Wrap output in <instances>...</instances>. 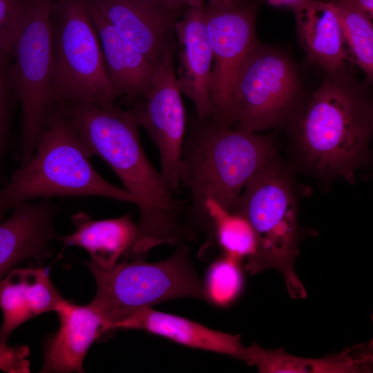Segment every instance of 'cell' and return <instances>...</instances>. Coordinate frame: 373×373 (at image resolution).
I'll list each match as a JSON object with an SVG mask.
<instances>
[{"instance_id": "cell-1", "label": "cell", "mask_w": 373, "mask_h": 373, "mask_svg": "<svg viewBox=\"0 0 373 373\" xmlns=\"http://www.w3.org/2000/svg\"><path fill=\"white\" fill-rule=\"evenodd\" d=\"M61 106L89 155H97L110 166L137 207L139 236L131 255L142 258L157 246L192 240L182 203L146 155L132 108L84 102Z\"/></svg>"}, {"instance_id": "cell-2", "label": "cell", "mask_w": 373, "mask_h": 373, "mask_svg": "<svg viewBox=\"0 0 373 373\" xmlns=\"http://www.w3.org/2000/svg\"><path fill=\"white\" fill-rule=\"evenodd\" d=\"M59 104L47 115L35 150L0 189V222L15 206L37 198L95 195L134 204L124 189L104 180Z\"/></svg>"}, {"instance_id": "cell-3", "label": "cell", "mask_w": 373, "mask_h": 373, "mask_svg": "<svg viewBox=\"0 0 373 373\" xmlns=\"http://www.w3.org/2000/svg\"><path fill=\"white\" fill-rule=\"evenodd\" d=\"M372 113L370 97L345 70L327 74L297 124L307 162L319 173L353 183L367 153Z\"/></svg>"}, {"instance_id": "cell-4", "label": "cell", "mask_w": 373, "mask_h": 373, "mask_svg": "<svg viewBox=\"0 0 373 373\" xmlns=\"http://www.w3.org/2000/svg\"><path fill=\"white\" fill-rule=\"evenodd\" d=\"M269 138L195 119L184 136L180 182L190 191V211L207 221L204 204L213 199L230 210L248 181L271 163Z\"/></svg>"}, {"instance_id": "cell-5", "label": "cell", "mask_w": 373, "mask_h": 373, "mask_svg": "<svg viewBox=\"0 0 373 373\" xmlns=\"http://www.w3.org/2000/svg\"><path fill=\"white\" fill-rule=\"evenodd\" d=\"M86 265L97 285L88 305L103 320L106 332L135 312L168 300H207L204 282L194 269L189 249L184 243L178 244L173 255L160 262L137 259L117 262L108 269L91 260Z\"/></svg>"}, {"instance_id": "cell-6", "label": "cell", "mask_w": 373, "mask_h": 373, "mask_svg": "<svg viewBox=\"0 0 373 373\" xmlns=\"http://www.w3.org/2000/svg\"><path fill=\"white\" fill-rule=\"evenodd\" d=\"M229 211L244 216L256 236V252L247 260L246 270L255 274L276 269L283 276L291 297H306L294 269L298 227L296 202L287 176L270 163L248 181Z\"/></svg>"}, {"instance_id": "cell-7", "label": "cell", "mask_w": 373, "mask_h": 373, "mask_svg": "<svg viewBox=\"0 0 373 373\" xmlns=\"http://www.w3.org/2000/svg\"><path fill=\"white\" fill-rule=\"evenodd\" d=\"M52 105L115 104L119 96L108 77L100 42L86 0H54Z\"/></svg>"}, {"instance_id": "cell-8", "label": "cell", "mask_w": 373, "mask_h": 373, "mask_svg": "<svg viewBox=\"0 0 373 373\" xmlns=\"http://www.w3.org/2000/svg\"><path fill=\"white\" fill-rule=\"evenodd\" d=\"M54 0H27L12 46L9 81L21 108V164L33 154L52 106L55 50L51 26Z\"/></svg>"}, {"instance_id": "cell-9", "label": "cell", "mask_w": 373, "mask_h": 373, "mask_svg": "<svg viewBox=\"0 0 373 373\" xmlns=\"http://www.w3.org/2000/svg\"><path fill=\"white\" fill-rule=\"evenodd\" d=\"M300 90L298 70L285 53L260 44L249 55L236 79L231 126L256 133L280 123Z\"/></svg>"}, {"instance_id": "cell-10", "label": "cell", "mask_w": 373, "mask_h": 373, "mask_svg": "<svg viewBox=\"0 0 373 373\" xmlns=\"http://www.w3.org/2000/svg\"><path fill=\"white\" fill-rule=\"evenodd\" d=\"M204 15L213 62L210 79L215 124L231 128L233 89L243 63L259 44L255 31L256 7L245 2L219 6L205 1Z\"/></svg>"}, {"instance_id": "cell-11", "label": "cell", "mask_w": 373, "mask_h": 373, "mask_svg": "<svg viewBox=\"0 0 373 373\" xmlns=\"http://www.w3.org/2000/svg\"><path fill=\"white\" fill-rule=\"evenodd\" d=\"M175 40L159 60L146 96L131 108L139 125L157 148L161 173L174 193L180 185L179 166L187 122L175 74Z\"/></svg>"}, {"instance_id": "cell-12", "label": "cell", "mask_w": 373, "mask_h": 373, "mask_svg": "<svg viewBox=\"0 0 373 373\" xmlns=\"http://www.w3.org/2000/svg\"><path fill=\"white\" fill-rule=\"evenodd\" d=\"M205 0H195L174 23L177 69L181 93L193 104L195 119H209L213 111L210 79L213 62L204 15Z\"/></svg>"}, {"instance_id": "cell-13", "label": "cell", "mask_w": 373, "mask_h": 373, "mask_svg": "<svg viewBox=\"0 0 373 373\" xmlns=\"http://www.w3.org/2000/svg\"><path fill=\"white\" fill-rule=\"evenodd\" d=\"M89 1L128 43L155 64L175 40L179 13L153 0Z\"/></svg>"}, {"instance_id": "cell-14", "label": "cell", "mask_w": 373, "mask_h": 373, "mask_svg": "<svg viewBox=\"0 0 373 373\" xmlns=\"http://www.w3.org/2000/svg\"><path fill=\"white\" fill-rule=\"evenodd\" d=\"M57 209L50 199L15 206L0 222V280L20 262L33 259L39 267L53 254V220Z\"/></svg>"}, {"instance_id": "cell-15", "label": "cell", "mask_w": 373, "mask_h": 373, "mask_svg": "<svg viewBox=\"0 0 373 373\" xmlns=\"http://www.w3.org/2000/svg\"><path fill=\"white\" fill-rule=\"evenodd\" d=\"M55 312L59 327L44 343L40 372H85L83 362L88 349L105 330L103 320L88 305L63 298Z\"/></svg>"}, {"instance_id": "cell-16", "label": "cell", "mask_w": 373, "mask_h": 373, "mask_svg": "<svg viewBox=\"0 0 373 373\" xmlns=\"http://www.w3.org/2000/svg\"><path fill=\"white\" fill-rule=\"evenodd\" d=\"M86 1L99 37L108 77L119 98L130 104L144 99L150 89L157 64L128 43L93 4Z\"/></svg>"}, {"instance_id": "cell-17", "label": "cell", "mask_w": 373, "mask_h": 373, "mask_svg": "<svg viewBox=\"0 0 373 373\" xmlns=\"http://www.w3.org/2000/svg\"><path fill=\"white\" fill-rule=\"evenodd\" d=\"M64 298L40 267L10 270L0 280V345L7 344L12 332L27 321L55 310Z\"/></svg>"}, {"instance_id": "cell-18", "label": "cell", "mask_w": 373, "mask_h": 373, "mask_svg": "<svg viewBox=\"0 0 373 373\" xmlns=\"http://www.w3.org/2000/svg\"><path fill=\"white\" fill-rule=\"evenodd\" d=\"M291 8L298 38L308 59L327 74L345 70L349 57L334 4L302 0Z\"/></svg>"}, {"instance_id": "cell-19", "label": "cell", "mask_w": 373, "mask_h": 373, "mask_svg": "<svg viewBox=\"0 0 373 373\" xmlns=\"http://www.w3.org/2000/svg\"><path fill=\"white\" fill-rule=\"evenodd\" d=\"M114 329H141L192 348L227 354L240 360L245 349L239 336L214 330L176 315L157 312L151 307L135 312L116 323Z\"/></svg>"}, {"instance_id": "cell-20", "label": "cell", "mask_w": 373, "mask_h": 373, "mask_svg": "<svg viewBox=\"0 0 373 373\" xmlns=\"http://www.w3.org/2000/svg\"><path fill=\"white\" fill-rule=\"evenodd\" d=\"M75 231L68 235L56 234L64 247L85 249L90 260L103 268L114 266L119 258L131 251L139 236L137 224L131 214L111 219L93 220L85 212L71 217Z\"/></svg>"}, {"instance_id": "cell-21", "label": "cell", "mask_w": 373, "mask_h": 373, "mask_svg": "<svg viewBox=\"0 0 373 373\" xmlns=\"http://www.w3.org/2000/svg\"><path fill=\"white\" fill-rule=\"evenodd\" d=\"M372 343L358 344L320 358L287 353L284 348L268 350L254 343L245 347L242 360L261 373H362L372 367Z\"/></svg>"}, {"instance_id": "cell-22", "label": "cell", "mask_w": 373, "mask_h": 373, "mask_svg": "<svg viewBox=\"0 0 373 373\" xmlns=\"http://www.w3.org/2000/svg\"><path fill=\"white\" fill-rule=\"evenodd\" d=\"M207 221L212 225L216 240L226 255L238 260L251 259L257 249V238L249 222L226 209L213 199L204 204Z\"/></svg>"}, {"instance_id": "cell-23", "label": "cell", "mask_w": 373, "mask_h": 373, "mask_svg": "<svg viewBox=\"0 0 373 373\" xmlns=\"http://www.w3.org/2000/svg\"><path fill=\"white\" fill-rule=\"evenodd\" d=\"M345 41L353 57L365 73L367 80H373V26L372 19L352 3L345 0H332Z\"/></svg>"}, {"instance_id": "cell-24", "label": "cell", "mask_w": 373, "mask_h": 373, "mask_svg": "<svg viewBox=\"0 0 373 373\" xmlns=\"http://www.w3.org/2000/svg\"><path fill=\"white\" fill-rule=\"evenodd\" d=\"M238 262L239 260L226 255L211 265L204 282L207 301L226 306L238 298L243 287Z\"/></svg>"}, {"instance_id": "cell-25", "label": "cell", "mask_w": 373, "mask_h": 373, "mask_svg": "<svg viewBox=\"0 0 373 373\" xmlns=\"http://www.w3.org/2000/svg\"><path fill=\"white\" fill-rule=\"evenodd\" d=\"M11 56V50L0 52V167L6 151L13 106L17 101L8 75Z\"/></svg>"}, {"instance_id": "cell-26", "label": "cell", "mask_w": 373, "mask_h": 373, "mask_svg": "<svg viewBox=\"0 0 373 373\" xmlns=\"http://www.w3.org/2000/svg\"><path fill=\"white\" fill-rule=\"evenodd\" d=\"M27 0H0V52L11 50L21 26Z\"/></svg>"}, {"instance_id": "cell-27", "label": "cell", "mask_w": 373, "mask_h": 373, "mask_svg": "<svg viewBox=\"0 0 373 373\" xmlns=\"http://www.w3.org/2000/svg\"><path fill=\"white\" fill-rule=\"evenodd\" d=\"M30 349L26 345H0V370L6 373H30Z\"/></svg>"}, {"instance_id": "cell-28", "label": "cell", "mask_w": 373, "mask_h": 373, "mask_svg": "<svg viewBox=\"0 0 373 373\" xmlns=\"http://www.w3.org/2000/svg\"><path fill=\"white\" fill-rule=\"evenodd\" d=\"M170 10L180 13L195 0H153ZM206 2L219 6H232L245 3L247 0H205Z\"/></svg>"}, {"instance_id": "cell-29", "label": "cell", "mask_w": 373, "mask_h": 373, "mask_svg": "<svg viewBox=\"0 0 373 373\" xmlns=\"http://www.w3.org/2000/svg\"><path fill=\"white\" fill-rule=\"evenodd\" d=\"M347 1L363 12H364L370 18L373 17V0H345Z\"/></svg>"}, {"instance_id": "cell-30", "label": "cell", "mask_w": 373, "mask_h": 373, "mask_svg": "<svg viewBox=\"0 0 373 373\" xmlns=\"http://www.w3.org/2000/svg\"><path fill=\"white\" fill-rule=\"evenodd\" d=\"M270 3L275 5H286L290 7L294 6L302 0H268Z\"/></svg>"}]
</instances>
